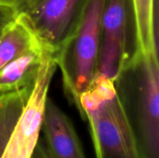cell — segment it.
<instances>
[{
    "instance_id": "cell-4",
    "label": "cell",
    "mask_w": 159,
    "mask_h": 158,
    "mask_svg": "<svg viewBox=\"0 0 159 158\" xmlns=\"http://www.w3.org/2000/svg\"><path fill=\"white\" fill-rule=\"evenodd\" d=\"M104 3L105 0H89L74 36L55 55L64 94L75 107L96 76Z\"/></svg>"
},
{
    "instance_id": "cell-12",
    "label": "cell",
    "mask_w": 159,
    "mask_h": 158,
    "mask_svg": "<svg viewBox=\"0 0 159 158\" xmlns=\"http://www.w3.org/2000/svg\"><path fill=\"white\" fill-rule=\"evenodd\" d=\"M31 158H49L42 140H39L38 142L36 143L33 151V154L31 156Z\"/></svg>"
},
{
    "instance_id": "cell-8",
    "label": "cell",
    "mask_w": 159,
    "mask_h": 158,
    "mask_svg": "<svg viewBox=\"0 0 159 158\" xmlns=\"http://www.w3.org/2000/svg\"><path fill=\"white\" fill-rule=\"evenodd\" d=\"M130 1L134 43L133 54L158 56L157 0Z\"/></svg>"
},
{
    "instance_id": "cell-3",
    "label": "cell",
    "mask_w": 159,
    "mask_h": 158,
    "mask_svg": "<svg viewBox=\"0 0 159 158\" xmlns=\"http://www.w3.org/2000/svg\"><path fill=\"white\" fill-rule=\"evenodd\" d=\"M76 109L89 123L96 158H142L114 81L95 76Z\"/></svg>"
},
{
    "instance_id": "cell-2",
    "label": "cell",
    "mask_w": 159,
    "mask_h": 158,
    "mask_svg": "<svg viewBox=\"0 0 159 158\" xmlns=\"http://www.w3.org/2000/svg\"><path fill=\"white\" fill-rule=\"evenodd\" d=\"M57 69L55 54L48 52L34 85L0 94V158H31Z\"/></svg>"
},
{
    "instance_id": "cell-9",
    "label": "cell",
    "mask_w": 159,
    "mask_h": 158,
    "mask_svg": "<svg viewBox=\"0 0 159 158\" xmlns=\"http://www.w3.org/2000/svg\"><path fill=\"white\" fill-rule=\"evenodd\" d=\"M48 52L51 51L44 47L34 48L4 66L0 70V94L34 85L40 66Z\"/></svg>"
},
{
    "instance_id": "cell-7",
    "label": "cell",
    "mask_w": 159,
    "mask_h": 158,
    "mask_svg": "<svg viewBox=\"0 0 159 158\" xmlns=\"http://www.w3.org/2000/svg\"><path fill=\"white\" fill-rule=\"evenodd\" d=\"M41 131L49 158H87L71 119L49 98L47 100Z\"/></svg>"
},
{
    "instance_id": "cell-11",
    "label": "cell",
    "mask_w": 159,
    "mask_h": 158,
    "mask_svg": "<svg viewBox=\"0 0 159 158\" xmlns=\"http://www.w3.org/2000/svg\"><path fill=\"white\" fill-rule=\"evenodd\" d=\"M16 16L17 12L12 5L0 4V35Z\"/></svg>"
},
{
    "instance_id": "cell-1",
    "label": "cell",
    "mask_w": 159,
    "mask_h": 158,
    "mask_svg": "<svg viewBox=\"0 0 159 158\" xmlns=\"http://www.w3.org/2000/svg\"><path fill=\"white\" fill-rule=\"evenodd\" d=\"M142 158H159L158 56L133 54L114 81Z\"/></svg>"
},
{
    "instance_id": "cell-13",
    "label": "cell",
    "mask_w": 159,
    "mask_h": 158,
    "mask_svg": "<svg viewBox=\"0 0 159 158\" xmlns=\"http://www.w3.org/2000/svg\"><path fill=\"white\" fill-rule=\"evenodd\" d=\"M16 0H0V4H6V5H14Z\"/></svg>"
},
{
    "instance_id": "cell-5",
    "label": "cell",
    "mask_w": 159,
    "mask_h": 158,
    "mask_svg": "<svg viewBox=\"0 0 159 158\" xmlns=\"http://www.w3.org/2000/svg\"><path fill=\"white\" fill-rule=\"evenodd\" d=\"M89 0H16L17 14L26 19L43 46L55 55L74 36Z\"/></svg>"
},
{
    "instance_id": "cell-10",
    "label": "cell",
    "mask_w": 159,
    "mask_h": 158,
    "mask_svg": "<svg viewBox=\"0 0 159 158\" xmlns=\"http://www.w3.org/2000/svg\"><path fill=\"white\" fill-rule=\"evenodd\" d=\"M42 47L26 19L17 14L0 35V70L22 54Z\"/></svg>"
},
{
    "instance_id": "cell-6",
    "label": "cell",
    "mask_w": 159,
    "mask_h": 158,
    "mask_svg": "<svg viewBox=\"0 0 159 158\" xmlns=\"http://www.w3.org/2000/svg\"><path fill=\"white\" fill-rule=\"evenodd\" d=\"M133 52L131 1L105 0L96 76L115 81Z\"/></svg>"
}]
</instances>
